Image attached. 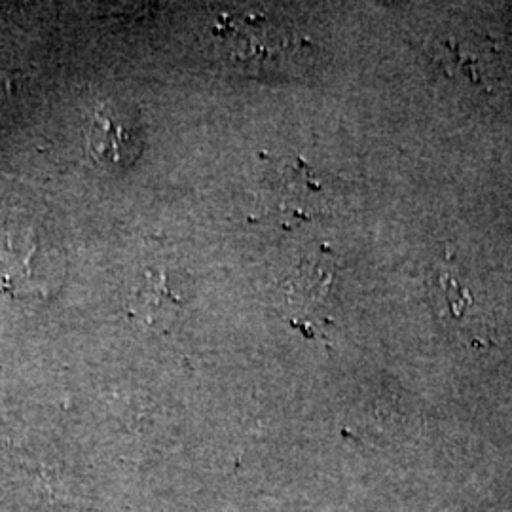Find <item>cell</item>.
<instances>
[{
    "label": "cell",
    "instance_id": "277c9868",
    "mask_svg": "<svg viewBox=\"0 0 512 512\" xmlns=\"http://www.w3.org/2000/svg\"><path fill=\"white\" fill-rule=\"evenodd\" d=\"M287 306L300 315V323L313 317H323L330 308V298H334V274L327 262L302 264L287 279L285 287Z\"/></svg>",
    "mask_w": 512,
    "mask_h": 512
},
{
    "label": "cell",
    "instance_id": "6da1fadb",
    "mask_svg": "<svg viewBox=\"0 0 512 512\" xmlns=\"http://www.w3.org/2000/svg\"><path fill=\"white\" fill-rule=\"evenodd\" d=\"M220 61L249 78L285 80L310 67L313 44L293 25L272 14L228 12L211 27Z\"/></svg>",
    "mask_w": 512,
    "mask_h": 512
},
{
    "label": "cell",
    "instance_id": "3957f363",
    "mask_svg": "<svg viewBox=\"0 0 512 512\" xmlns=\"http://www.w3.org/2000/svg\"><path fill=\"white\" fill-rule=\"evenodd\" d=\"M145 124L139 110L120 101H105L90 114L86 143L93 164L128 171L145 152Z\"/></svg>",
    "mask_w": 512,
    "mask_h": 512
},
{
    "label": "cell",
    "instance_id": "5b68a950",
    "mask_svg": "<svg viewBox=\"0 0 512 512\" xmlns=\"http://www.w3.org/2000/svg\"><path fill=\"white\" fill-rule=\"evenodd\" d=\"M431 296L437 302V310L444 313L448 319L459 321L463 319L475 304V298L459 281L458 275L450 268H442L431 279Z\"/></svg>",
    "mask_w": 512,
    "mask_h": 512
},
{
    "label": "cell",
    "instance_id": "7a4b0ae2",
    "mask_svg": "<svg viewBox=\"0 0 512 512\" xmlns=\"http://www.w3.org/2000/svg\"><path fill=\"white\" fill-rule=\"evenodd\" d=\"M59 275V253L35 228H16L0 236V287L10 298H48Z\"/></svg>",
    "mask_w": 512,
    "mask_h": 512
}]
</instances>
